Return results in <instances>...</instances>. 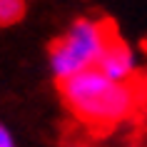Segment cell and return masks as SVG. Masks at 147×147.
Segmentation results:
<instances>
[{
  "label": "cell",
  "mask_w": 147,
  "mask_h": 147,
  "mask_svg": "<svg viewBox=\"0 0 147 147\" xmlns=\"http://www.w3.org/2000/svg\"><path fill=\"white\" fill-rule=\"evenodd\" d=\"M0 147H15V137L10 135L5 125H0Z\"/></svg>",
  "instance_id": "obj_5"
},
{
  "label": "cell",
  "mask_w": 147,
  "mask_h": 147,
  "mask_svg": "<svg viewBox=\"0 0 147 147\" xmlns=\"http://www.w3.org/2000/svg\"><path fill=\"white\" fill-rule=\"evenodd\" d=\"M25 18V0H0V28L20 23Z\"/></svg>",
  "instance_id": "obj_4"
},
{
  "label": "cell",
  "mask_w": 147,
  "mask_h": 147,
  "mask_svg": "<svg viewBox=\"0 0 147 147\" xmlns=\"http://www.w3.org/2000/svg\"><path fill=\"white\" fill-rule=\"evenodd\" d=\"M112 35H117V30L110 20H95V18L75 20L70 30L50 45L47 60L55 80L62 82L82 70L95 67Z\"/></svg>",
  "instance_id": "obj_2"
},
{
  "label": "cell",
  "mask_w": 147,
  "mask_h": 147,
  "mask_svg": "<svg viewBox=\"0 0 147 147\" xmlns=\"http://www.w3.org/2000/svg\"><path fill=\"white\" fill-rule=\"evenodd\" d=\"M95 70H100L105 78L115 80V82H137L140 62L130 42L122 40L120 35H112L110 42L105 45V50H102Z\"/></svg>",
  "instance_id": "obj_3"
},
{
  "label": "cell",
  "mask_w": 147,
  "mask_h": 147,
  "mask_svg": "<svg viewBox=\"0 0 147 147\" xmlns=\"http://www.w3.org/2000/svg\"><path fill=\"white\" fill-rule=\"evenodd\" d=\"M70 112L95 130H112L137 112L142 95L137 82H115L100 70H82L60 82Z\"/></svg>",
  "instance_id": "obj_1"
}]
</instances>
